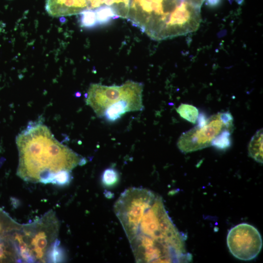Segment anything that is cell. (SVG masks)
Returning a JSON list of instances; mask_svg holds the SVG:
<instances>
[{
	"label": "cell",
	"instance_id": "obj_13",
	"mask_svg": "<svg viewBox=\"0 0 263 263\" xmlns=\"http://www.w3.org/2000/svg\"><path fill=\"white\" fill-rule=\"evenodd\" d=\"M78 15L79 21L81 27L92 28L98 25L94 10H85Z\"/></svg>",
	"mask_w": 263,
	"mask_h": 263
},
{
	"label": "cell",
	"instance_id": "obj_9",
	"mask_svg": "<svg viewBox=\"0 0 263 263\" xmlns=\"http://www.w3.org/2000/svg\"><path fill=\"white\" fill-rule=\"evenodd\" d=\"M88 10H94L101 6H109L118 18L127 19L130 0H88Z\"/></svg>",
	"mask_w": 263,
	"mask_h": 263
},
{
	"label": "cell",
	"instance_id": "obj_6",
	"mask_svg": "<svg viewBox=\"0 0 263 263\" xmlns=\"http://www.w3.org/2000/svg\"><path fill=\"white\" fill-rule=\"evenodd\" d=\"M227 245L235 258L250 261L260 253L263 246L261 235L254 226L241 223L232 227L227 236Z\"/></svg>",
	"mask_w": 263,
	"mask_h": 263
},
{
	"label": "cell",
	"instance_id": "obj_15",
	"mask_svg": "<svg viewBox=\"0 0 263 263\" xmlns=\"http://www.w3.org/2000/svg\"><path fill=\"white\" fill-rule=\"evenodd\" d=\"M118 179V174L116 170L113 168L105 169L102 175V181L107 186H112L115 184Z\"/></svg>",
	"mask_w": 263,
	"mask_h": 263
},
{
	"label": "cell",
	"instance_id": "obj_11",
	"mask_svg": "<svg viewBox=\"0 0 263 263\" xmlns=\"http://www.w3.org/2000/svg\"><path fill=\"white\" fill-rule=\"evenodd\" d=\"M176 112L183 119L193 124L196 123L199 116L198 109L188 104H181L176 109Z\"/></svg>",
	"mask_w": 263,
	"mask_h": 263
},
{
	"label": "cell",
	"instance_id": "obj_5",
	"mask_svg": "<svg viewBox=\"0 0 263 263\" xmlns=\"http://www.w3.org/2000/svg\"><path fill=\"white\" fill-rule=\"evenodd\" d=\"M197 121L198 124L184 132L178 140L177 147L183 152H190L208 147L222 132L233 130V118L228 112L219 113L209 117L201 113Z\"/></svg>",
	"mask_w": 263,
	"mask_h": 263
},
{
	"label": "cell",
	"instance_id": "obj_1",
	"mask_svg": "<svg viewBox=\"0 0 263 263\" xmlns=\"http://www.w3.org/2000/svg\"><path fill=\"white\" fill-rule=\"evenodd\" d=\"M137 263L178 262L185 255L182 237L162 198L143 188L125 190L114 206Z\"/></svg>",
	"mask_w": 263,
	"mask_h": 263
},
{
	"label": "cell",
	"instance_id": "obj_8",
	"mask_svg": "<svg viewBox=\"0 0 263 263\" xmlns=\"http://www.w3.org/2000/svg\"><path fill=\"white\" fill-rule=\"evenodd\" d=\"M88 0H46L45 9L53 17L79 14L88 10Z\"/></svg>",
	"mask_w": 263,
	"mask_h": 263
},
{
	"label": "cell",
	"instance_id": "obj_7",
	"mask_svg": "<svg viewBox=\"0 0 263 263\" xmlns=\"http://www.w3.org/2000/svg\"><path fill=\"white\" fill-rule=\"evenodd\" d=\"M20 227L0 208V263L14 261L19 256L15 236Z\"/></svg>",
	"mask_w": 263,
	"mask_h": 263
},
{
	"label": "cell",
	"instance_id": "obj_2",
	"mask_svg": "<svg viewBox=\"0 0 263 263\" xmlns=\"http://www.w3.org/2000/svg\"><path fill=\"white\" fill-rule=\"evenodd\" d=\"M19 162L17 174L26 181L54 184L62 171H71L85 159L56 139L50 129L32 122L17 136Z\"/></svg>",
	"mask_w": 263,
	"mask_h": 263
},
{
	"label": "cell",
	"instance_id": "obj_16",
	"mask_svg": "<svg viewBox=\"0 0 263 263\" xmlns=\"http://www.w3.org/2000/svg\"><path fill=\"white\" fill-rule=\"evenodd\" d=\"M186 0L192 3H194L201 7L205 0Z\"/></svg>",
	"mask_w": 263,
	"mask_h": 263
},
{
	"label": "cell",
	"instance_id": "obj_4",
	"mask_svg": "<svg viewBox=\"0 0 263 263\" xmlns=\"http://www.w3.org/2000/svg\"><path fill=\"white\" fill-rule=\"evenodd\" d=\"M143 91V83L132 80L120 86L93 83L89 86L85 101L97 116L113 122L126 113L144 109Z\"/></svg>",
	"mask_w": 263,
	"mask_h": 263
},
{
	"label": "cell",
	"instance_id": "obj_10",
	"mask_svg": "<svg viewBox=\"0 0 263 263\" xmlns=\"http://www.w3.org/2000/svg\"><path fill=\"white\" fill-rule=\"evenodd\" d=\"M249 156L258 163H263V129L257 131L249 143Z\"/></svg>",
	"mask_w": 263,
	"mask_h": 263
},
{
	"label": "cell",
	"instance_id": "obj_3",
	"mask_svg": "<svg viewBox=\"0 0 263 263\" xmlns=\"http://www.w3.org/2000/svg\"><path fill=\"white\" fill-rule=\"evenodd\" d=\"M182 0H130L127 19L153 40L189 33L191 20Z\"/></svg>",
	"mask_w": 263,
	"mask_h": 263
},
{
	"label": "cell",
	"instance_id": "obj_14",
	"mask_svg": "<svg viewBox=\"0 0 263 263\" xmlns=\"http://www.w3.org/2000/svg\"><path fill=\"white\" fill-rule=\"evenodd\" d=\"M233 130H226L217 135L211 142V146L219 150H225L231 145V134Z\"/></svg>",
	"mask_w": 263,
	"mask_h": 263
},
{
	"label": "cell",
	"instance_id": "obj_12",
	"mask_svg": "<svg viewBox=\"0 0 263 263\" xmlns=\"http://www.w3.org/2000/svg\"><path fill=\"white\" fill-rule=\"evenodd\" d=\"M94 10L98 25L106 24L112 19L118 18L113 9L109 6H101Z\"/></svg>",
	"mask_w": 263,
	"mask_h": 263
}]
</instances>
